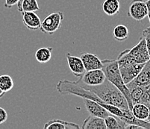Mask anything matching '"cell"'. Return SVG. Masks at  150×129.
<instances>
[{
    "mask_svg": "<svg viewBox=\"0 0 150 129\" xmlns=\"http://www.w3.org/2000/svg\"><path fill=\"white\" fill-rule=\"evenodd\" d=\"M56 90L58 93L63 95H74L82 99H89L99 103L105 108L111 115L117 116L126 124H134L140 126L142 128L150 129V123L146 120H141L134 116L130 110H125L117 108L103 102L102 100L91 90H86L80 84L79 80L70 81L69 80H61L56 84Z\"/></svg>",
    "mask_w": 150,
    "mask_h": 129,
    "instance_id": "6da1fadb",
    "label": "cell"
},
{
    "mask_svg": "<svg viewBox=\"0 0 150 129\" xmlns=\"http://www.w3.org/2000/svg\"><path fill=\"white\" fill-rule=\"evenodd\" d=\"M79 80L83 87L96 94L103 102L122 109L129 110L126 99L121 93V91L107 79L102 85L97 86H88L84 85L81 78H79Z\"/></svg>",
    "mask_w": 150,
    "mask_h": 129,
    "instance_id": "7a4b0ae2",
    "label": "cell"
},
{
    "mask_svg": "<svg viewBox=\"0 0 150 129\" xmlns=\"http://www.w3.org/2000/svg\"><path fill=\"white\" fill-rule=\"evenodd\" d=\"M102 70H103L105 75L106 79L121 91V93L126 99V101L129 104V110L131 111L133 104H132V99H131L130 91L122 80L120 73L117 59H105L102 61Z\"/></svg>",
    "mask_w": 150,
    "mask_h": 129,
    "instance_id": "3957f363",
    "label": "cell"
},
{
    "mask_svg": "<svg viewBox=\"0 0 150 129\" xmlns=\"http://www.w3.org/2000/svg\"><path fill=\"white\" fill-rule=\"evenodd\" d=\"M117 63H146L149 61L148 50L145 39L140 37L137 44L132 49H127L121 51L117 58Z\"/></svg>",
    "mask_w": 150,
    "mask_h": 129,
    "instance_id": "277c9868",
    "label": "cell"
},
{
    "mask_svg": "<svg viewBox=\"0 0 150 129\" xmlns=\"http://www.w3.org/2000/svg\"><path fill=\"white\" fill-rule=\"evenodd\" d=\"M64 19L63 12L57 11L49 14L41 22L40 30L43 33L52 35L61 28V24Z\"/></svg>",
    "mask_w": 150,
    "mask_h": 129,
    "instance_id": "5b68a950",
    "label": "cell"
},
{
    "mask_svg": "<svg viewBox=\"0 0 150 129\" xmlns=\"http://www.w3.org/2000/svg\"><path fill=\"white\" fill-rule=\"evenodd\" d=\"M145 63H118L121 76L125 85L132 81L137 76L140 70L143 69Z\"/></svg>",
    "mask_w": 150,
    "mask_h": 129,
    "instance_id": "8992f818",
    "label": "cell"
},
{
    "mask_svg": "<svg viewBox=\"0 0 150 129\" xmlns=\"http://www.w3.org/2000/svg\"><path fill=\"white\" fill-rule=\"evenodd\" d=\"M148 9L144 0H132L127 15L136 21H141L147 17Z\"/></svg>",
    "mask_w": 150,
    "mask_h": 129,
    "instance_id": "52a82bcc",
    "label": "cell"
},
{
    "mask_svg": "<svg viewBox=\"0 0 150 129\" xmlns=\"http://www.w3.org/2000/svg\"><path fill=\"white\" fill-rule=\"evenodd\" d=\"M81 81L88 86H97L102 85L106 80L105 75L102 69L85 71L81 77Z\"/></svg>",
    "mask_w": 150,
    "mask_h": 129,
    "instance_id": "ba28073f",
    "label": "cell"
},
{
    "mask_svg": "<svg viewBox=\"0 0 150 129\" xmlns=\"http://www.w3.org/2000/svg\"><path fill=\"white\" fill-rule=\"evenodd\" d=\"M150 85V61L145 63L140 73L132 81L128 83L126 86L129 90L136 87H146Z\"/></svg>",
    "mask_w": 150,
    "mask_h": 129,
    "instance_id": "9c48e42d",
    "label": "cell"
},
{
    "mask_svg": "<svg viewBox=\"0 0 150 129\" xmlns=\"http://www.w3.org/2000/svg\"><path fill=\"white\" fill-rule=\"evenodd\" d=\"M84 102V105L86 107V109L89 113L91 116H97L100 118H105L106 116H109L110 114V113L104 108L102 106H101L96 102L93 100L89 99H83Z\"/></svg>",
    "mask_w": 150,
    "mask_h": 129,
    "instance_id": "30bf717a",
    "label": "cell"
},
{
    "mask_svg": "<svg viewBox=\"0 0 150 129\" xmlns=\"http://www.w3.org/2000/svg\"><path fill=\"white\" fill-rule=\"evenodd\" d=\"M67 59L68 66L72 73L77 78H81L86 70L80 57L74 56L68 53L67 54Z\"/></svg>",
    "mask_w": 150,
    "mask_h": 129,
    "instance_id": "8fae6325",
    "label": "cell"
},
{
    "mask_svg": "<svg viewBox=\"0 0 150 129\" xmlns=\"http://www.w3.org/2000/svg\"><path fill=\"white\" fill-rule=\"evenodd\" d=\"M22 20L26 28L31 31L40 29L41 20L35 11H25L22 13Z\"/></svg>",
    "mask_w": 150,
    "mask_h": 129,
    "instance_id": "7c38bea8",
    "label": "cell"
},
{
    "mask_svg": "<svg viewBox=\"0 0 150 129\" xmlns=\"http://www.w3.org/2000/svg\"><path fill=\"white\" fill-rule=\"evenodd\" d=\"M80 58L82 61L86 71L102 69V62L100 58L95 54L92 53H83Z\"/></svg>",
    "mask_w": 150,
    "mask_h": 129,
    "instance_id": "4fadbf2b",
    "label": "cell"
},
{
    "mask_svg": "<svg viewBox=\"0 0 150 129\" xmlns=\"http://www.w3.org/2000/svg\"><path fill=\"white\" fill-rule=\"evenodd\" d=\"M44 129H79L80 126L74 123H69L61 119H52L45 123Z\"/></svg>",
    "mask_w": 150,
    "mask_h": 129,
    "instance_id": "5bb4252c",
    "label": "cell"
},
{
    "mask_svg": "<svg viewBox=\"0 0 150 129\" xmlns=\"http://www.w3.org/2000/svg\"><path fill=\"white\" fill-rule=\"evenodd\" d=\"M81 128L84 129H106V125L103 118L90 115L84 119Z\"/></svg>",
    "mask_w": 150,
    "mask_h": 129,
    "instance_id": "9a60e30c",
    "label": "cell"
},
{
    "mask_svg": "<svg viewBox=\"0 0 150 129\" xmlns=\"http://www.w3.org/2000/svg\"><path fill=\"white\" fill-rule=\"evenodd\" d=\"M120 9V0H105L102 4V10L108 16L112 17L119 13Z\"/></svg>",
    "mask_w": 150,
    "mask_h": 129,
    "instance_id": "2e32d148",
    "label": "cell"
},
{
    "mask_svg": "<svg viewBox=\"0 0 150 129\" xmlns=\"http://www.w3.org/2000/svg\"><path fill=\"white\" fill-rule=\"evenodd\" d=\"M134 117L141 120H146L149 115V110L147 106L141 103L134 104L131 110Z\"/></svg>",
    "mask_w": 150,
    "mask_h": 129,
    "instance_id": "e0dca14e",
    "label": "cell"
},
{
    "mask_svg": "<svg viewBox=\"0 0 150 129\" xmlns=\"http://www.w3.org/2000/svg\"><path fill=\"white\" fill-rule=\"evenodd\" d=\"M17 10L20 12L38 11L40 10L38 0H19L17 2Z\"/></svg>",
    "mask_w": 150,
    "mask_h": 129,
    "instance_id": "ac0fdd59",
    "label": "cell"
},
{
    "mask_svg": "<svg viewBox=\"0 0 150 129\" xmlns=\"http://www.w3.org/2000/svg\"><path fill=\"white\" fill-rule=\"evenodd\" d=\"M106 129H124L126 123L117 116L110 114L104 118Z\"/></svg>",
    "mask_w": 150,
    "mask_h": 129,
    "instance_id": "d6986e66",
    "label": "cell"
},
{
    "mask_svg": "<svg viewBox=\"0 0 150 129\" xmlns=\"http://www.w3.org/2000/svg\"><path fill=\"white\" fill-rule=\"evenodd\" d=\"M52 50V47H42L39 49L35 52V59L40 63H47L51 60Z\"/></svg>",
    "mask_w": 150,
    "mask_h": 129,
    "instance_id": "ffe728a7",
    "label": "cell"
},
{
    "mask_svg": "<svg viewBox=\"0 0 150 129\" xmlns=\"http://www.w3.org/2000/svg\"><path fill=\"white\" fill-rule=\"evenodd\" d=\"M129 32L128 28L124 25H118L113 30V37L117 41L122 42L127 40Z\"/></svg>",
    "mask_w": 150,
    "mask_h": 129,
    "instance_id": "44dd1931",
    "label": "cell"
},
{
    "mask_svg": "<svg viewBox=\"0 0 150 129\" xmlns=\"http://www.w3.org/2000/svg\"><path fill=\"white\" fill-rule=\"evenodd\" d=\"M14 84L11 77L9 75H0V88L5 93L13 89Z\"/></svg>",
    "mask_w": 150,
    "mask_h": 129,
    "instance_id": "7402d4cb",
    "label": "cell"
},
{
    "mask_svg": "<svg viewBox=\"0 0 150 129\" xmlns=\"http://www.w3.org/2000/svg\"><path fill=\"white\" fill-rule=\"evenodd\" d=\"M146 87H136L132 89L129 90L131 95V99H132V104H136L139 103L140 100V98L142 97L144 92L145 90Z\"/></svg>",
    "mask_w": 150,
    "mask_h": 129,
    "instance_id": "603a6c76",
    "label": "cell"
},
{
    "mask_svg": "<svg viewBox=\"0 0 150 129\" xmlns=\"http://www.w3.org/2000/svg\"><path fill=\"white\" fill-rule=\"evenodd\" d=\"M139 103L145 104L148 108H150V85H149L148 86H146L144 94L140 98Z\"/></svg>",
    "mask_w": 150,
    "mask_h": 129,
    "instance_id": "cb8c5ba5",
    "label": "cell"
},
{
    "mask_svg": "<svg viewBox=\"0 0 150 129\" xmlns=\"http://www.w3.org/2000/svg\"><path fill=\"white\" fill-rule=\"evenodd\" d=\"M142 37L145 39L147 50H148L149 56V61H150V26L143 31V32H142Z\"/></svg>",
    "mask_w": 150,
    "mask_h": 129,
    "instance_id": "d4e9b609",
    "label": "cell"
},
{
    "mask_svg": "<svg viewBox=\"0 0 150 129\" xmlns=\"http://www.w3.org/2000/svg\"><path fill=\"white\" fill-rule=\"evenodd\" d=\"M8 119V113L4 108H0V125L3 124Z\"/></svg>",
    "mask_w": 150,
    "mask_h": 129,
    "instance_id": "484cf974",
    "label": "cell"
},
{
    "mask_svg": "<svg viewBox=\"0 0 150 129\" xmlns=\"http://www.w3.org/2000/svg\"><path fill=\"white\" fill-rule=\"evenodd\" d=\"M19 0H5V7L6 8H11L12 7L16 5Z\"/></svg>",
    "mask_w": 150,
    "mask_h": 129,
    "instance_id": "4316f807",
    "label": "cell"
},
{
    "mask_svg": "<svg viewBox=\"0 0 150 129\" xmlns=\"http://www.w3.org/2000/svg\"><path fill=\"white\" fill-rule=\"evenodd\" d=\"M146 5L147 9H148V12H150V0H147L146 2Z\"/></svg>",
    "mask_w": 150,
    "mask_h": 129,
    "instance_id": "83f0119b",
    "label": "cell"
},
{
    "mask_svg": "<svg viewBox=\"0 0 150 129\" xmlns=\"http://www.w3.org/2000/svg\"><path fill=\"white\" fill-rule=\"evenodd\" d=\"M5 92H4V91H2V89L0 88V99H1L2 97H3L4 95H5Z\"/></svg>",
    "mask_w": 150,
    "mask_h": 129,
    "instance_id": "f1b7e54d",
    "label": "cell"
},
{
    "mask_svg": "<svg viewBox=\"0 0 150 129\" xmlns=\"http://www.w3.org/2000/svg\"><path fill=\"white\" fill-rule=\"evenodd\" d=\"M149 117L148 119H147V121H149L150 123V108H149Z\"/></svg>",
    "mask_w": 150,
    "mask_h": 129,
    "instance_id": "f546056e",
    "label": "cell"
},
{
    "mask_svg": "<svg viewBox=\"0 0 150 129\" xmlns=\"http://www.w3.org/2000/svg\"><path fill=\"white\" fill-rule=\"evenodd\" d=\"M147 17H148L149 21V23H150V12H148V14H147Z\"/></svg>",
    "mask_w": 150,
    "mask_h": 129,
    "instance_id": "4dcf8cb0",
    "label": "cell"
}]
</instances>
